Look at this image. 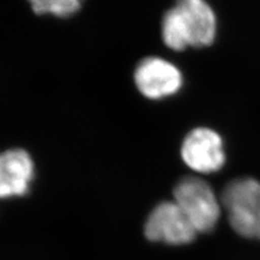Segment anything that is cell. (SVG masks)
<instances>
[{
	"label": "cell",
	"mask_w": 260,
	"mask_h": 260,
	"mask_svg": "<svg viewBox=\"0 0 260 260\" xmlns=\"http://www.w3.org/2000/svg\"><path fill=\"white\" fill-rule=\"evenodd\" d=\"M35 162L23 149L0 153V199L24 197L34 181Z\"/></svg>",
	"instance_id": "obj_7"
},
{
	"label": "cell",
	"mask_w": 260,
	"mask_h": 260,
	"mask_svg": "<svg viewBox=\"0 0 260 260\" xmlns=\"http://www.w3.org/2000/svg\"><path fill=\"white\" fill-rule=\"evenodd\" d=\"M144 237L151 242L184 245L197 237V230L175 202H162L154 208L143 226Z\"/></svg>",
	"instance_id": "obj_4"
},
{
	"label": "cell",
	"mask_w": 260,
	"mask_h": 260,
	"mask_svg": "<svg viewBox=\"0 0 260 260\" xmlns=\"http://www.w3.org/2000/svg\"><path fill=\"white\" fill-rule=\"evenodd\" d=\"M175 203L197 232H209L220 217V205L213 189L200 178L188 177L179 182L174 190Z\"/></svg>",
	"instance_id": "obj_3"
},
{
	"label": "cell",
	"mask_w": 260,
	"mask_h": 260,
	"mask_svg": "<svg viewBox=\"0 0 260 260\" xmlns=\"http://www.w3.org/2000/svg\"><path fill=\"white\" fill-rule=\"evenodd\" d=\"M31 10L36 14H52L59 18H68L80 9L77 0H34L30 3Z\"/></svg>",
	"instance_id": "obj_8"
},
{
	"label": "cell",
	"mask_w": 260,
	"mask_h": 260,
	"mask_svg": "<svg viewBox=\"0 0 260 260\" xmlns=\"http://www.w3.org/2000/svg\"><path fill=\"white\" fill-rule=\"evenodd\" d=\"M134 81L146 99L161 100L180 90L183 77L172 62L158 56H146L136 67Z\"/></svg>",
	"instance_id": "obj_5"
},
{
	"label": "cell",
	"mask_w": 260,
	"mask_h": 260,
	"mask_svg": "<svg viewBox=\"0 0 260 260\" xmlns=\"http://www.w3.org/2000/svg\"><path fill=\"white\" fill-rule=\"evenodd\" d=\"M181 157L194 172H217L225 160L221 137L209 128L193 129L182 142Z\"/></svg>",
	"instance_id": "obj_6"
},
{
	"label": "cell",
	"mask_w": 260,
	"mask_h": 260,
	"mask_svg": "<svg viewBox=\"0 0 260 260\" xmlns=\"http://www.w3.org/2000/svg\"><path fill=\"white\" fill-rule=\"evenodd\" d=\"M216 16L203 0H183L169 9L161 22L164 44L173 50L210 45L216 36Z\"/></svg>",
	"instance_id": "obj_1"
},
{
	"label": "cell",
	"mask_w": 260,
	"mask_h": 260,
	"mask_svg": "<svg viewBox=\"0 0 260 260\" xmlns=\"http://www.w3.org/2000/svg\"><path fill=\"white\" fill-rule=\"evenodd\" d=\"M233 230L244 238L260 240V182L250 178L228 184L221 197Z\"/></svg>",
	"instance_id": "obj_2"
}]
</instances>
